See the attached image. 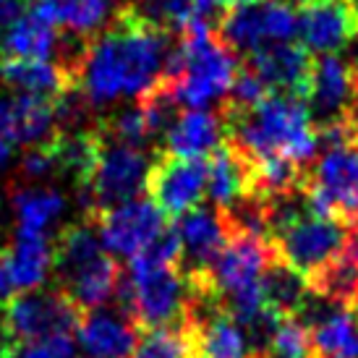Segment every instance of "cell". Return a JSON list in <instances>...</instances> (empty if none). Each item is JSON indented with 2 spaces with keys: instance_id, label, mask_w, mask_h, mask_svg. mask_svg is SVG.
I'll return each instance as SVG.
<instances>
[{
  "instance_id": "obj_1",
  "label": "cell",
  "mask_w": 358,
  "mask_h": 358,
  "mask_svg": "<svg viewBox=\"0 0 358 358\" xmlns=\"http://www.w3.org/2000/svg\"><path fill=\"white\" fill-rule=\"evenodd\" d=\"M176 37L150 27L131 3L115 6L108 29L92 42L79 79L92 108L113 105L120 97L147 94L162 81L165 60Z\"/></svg>"
},
{
  "instance_id": "obj_2",
  "label": "cell",
  "mask_w": 358,
  "mask_h": 358,
  "mask_svg": "<svg viewBox=\"0 0 358 358\" xmlns=\"http://www.w3.org/2000/svg\"><path fill=\"white\" fill-rule=\"evenodd\" d=\"M225 144H233L249 159H264L272 155L311 168L319 157L317 129L311 123L306 102L290 94H269L267 100L254 110L220 108L217 110Z\"/></svg>"
},
{
  "instance_id": "obj_3",
  "label": "cell",
  "mask_w": 358,
  "mask_h": 358,
  "mask_svg": "<svg viewBox=\"0 0 358 358\" xmlns=\"http://www.w3.org/2000/svg\"><path fill=\"white\" fill-rule=\"evenodd\" d=\"M178 40L189 58L183 76L170 84L178 105L189 110H204L209 105L220 108L228 100L233 81L238 76V55L217 40L209 21L204 19L194 21Z\"/></svg>"
},
{
  "instance_id": "obj_4",
  "label": "cell",
  "mask_w": 358,
  "mask_h": 358,
  "mask_svg": "<svg viewBox=\"0 0 358 358\" xmlns=\"http://www.w3.org/2000/svg\"><path fill=\"white\" fill-rule=\"evenodd\" d=\"M81 311L58 288L29 290L0 301V358H16L21 350L55 335H73Z\"/></svg>"
},
{
  "instance_id": "obj_5",
  "label": "cell",
  "mask_w": 358,
  "mask_h": 358,
  "mask_svg": "<svg viewBox=\"0 0 358 358\" xmlns=\"http://www.w3.org/2000/svg\"><path fill=\"white\" fill-rule=\"evenodd\" d=\"M275 259L272 243L254 236H230L209 272L222 306L241 327L264 308L262 278Z\"/></svg>"
},
{
  "instance_id": "obj_6",
  "label": "cell",
  "mask_w": 358,
  "mask_h": 358,
  "mask_svg": "<svg viewBox=\"0 0 358 358\" xmlns=\"http://www.w3.org/2000/svg\"><path fill=\"white\" fill-rule=\"evenodd\" d=\"M150 168L152 159L147 157L144 150L120 147V144L102 139L100 157H97L90 183L76 191L84 217L94 220L108 209L139 199L141 191L147 189Z\"/></svg>"
},
{
  "instance_id": "obj_7",
  "label": "cell",
  "mask_w": 358,
  "mask_h": 358,
  "mask_svg": "<svg viewBox=\"0 0 358 358\" xmlns=\"http://www.w3.org/2000/svg\"><path fill=\"white\" fill-rule=\"evenodd\" d=\"M215 34L228 50L249 58L264 45L293 40L299 34V13L280 0H259L222 10Z\"/></svg>"
},
{
  "instance_id": "obj_8",
  "label": "cell",
  "mask_w": 358,
  "mask_h": 358,
  "mask_svg": "<svg viewBox=\"0 0 358 358\" xmlns=\"http://www.w3.org/2000/svg\"><path fill=\"white\" fill-rule=\"evenodd\" d=\"M126 278L131 282L129 317L136 322L141 332L159 327H180L186 322L191 285L180 264L136 275V278L126 275Z\"/></svg>"
},
{
  "instance_id": "obj_9",
  "label": "cell",
  "mask_w": 358,
  "mask_h": 358,
  "mask_svg": "<svg viewBox=\"0 0 358 358\" xmlns=\"http://www.w3.org/2000/svg\"><path fill=\"white\" fill-rule=\"evenodd\" d=\"M350 225L343 220H327L319 215H306L296 225H290L285 233L272 238L275 257L301 272L303 278L317 275L322 267H327L340 251L345 249L350 238Z\"/></svg>"
},
{
  "instance_id": "obj_10",
  "label": "cell",
  "mask_w": 358,
  "mask_h": 358,
  "mask_svg": "<svg viewBox=\"0 0 358 358\" xmlns=\"http://www.w3.org/2000/svg\"><path fill=\"white\" fill-rule=\"evenodd\" d=\"M207 159H186L155 150L147 194L165 217H180L199 207L207 191Z\"/></svg>"
},
{
  "instance_id": "obj_11",
  "label": "cell",
  "mask_w": 358,
  "mask_h": 358,
  "mask_svg": "<svg viewBox=\"0 0 358 358\" xmlns=\"http://www.w3.org/2000/svg\"><path fill=\"white\" fill-rule=\"evenodd\" d=\"M90 222L94 225L108 254L129 259L136 257L141 249H147L152 241L168 230V217L159 212L150 196H139L129 204L108 209Z\"/></svg>"
},
{
  "instance_id": "obj_12",
  "label": "cell",
  "mask_w": 358,
  "mask_h": 358,
  "mask_svg": "<svg viewBox=\"0 0 358 358\" xmlns=\"http://www.w3.org/2000/svg\"><path fill=\"white\" fill-rule=\"evenodd\" d=\"M314 63L317 58H311V52L303 45L275 42V45H264L257 52H251L243 66L254 71L272 94H290L306 102L311 76H314Z\"/></svg>"
},
{
  "instance_id": "obj_13",
  "label": "cell",
  "mask_w": 358,
  "mask_h": 358,
  "mask_svg": "<svg viewBox=\"0 0 358 358\" xmlns=\"http://www.w3.org/2000/svg\"><path fill=\"white\" fill-rule=\"evenodd\" d=\"M180 241V269L186 278H207L228 243V230L217 207H194L176 222Z\"/></svg>"
},
{
  "instance_id": "obj_14",
  "label": "cell",
  "mask_w": 358,
  "mask_h": 358,
  "mask_svg": "<svg viewBox=\"0 0 358 358\" xmlns=\"http://www.w3.org/2000/svg\"><path fill=\"white\" fill-rule=\"evenodd\" d=\"M358 31L353 0H311L299 10V34L308 52L338 55Z\"/></svg>"
},
{
  "instance_id": "obj_15",
  "label": "cell",
  "mask_w": 358,
  "mask_h": 358,
  "mask_svg": "<svg viewBox=\"0 0 358 358\" xmlns=\"http://www.w3.org/2000/svg\"><path fill=\"white\" fill-rule=\"evenodd\" d=\"M306 108L314 129L353 118V76L338 55H319L308 87Z\"/></svg>"
},
{
  "instance_id": "obj_16",
  "label": "cell",
  "mask_w": 358,
  "mask_h": 358,
  "mask_svg": "<svg viewBox=\"0 0 358 358\" xmlns=\"http://www.w3.org/2000/svg\"><path fill=\"white\" fill-rule=\"evenodd\" d=\"M60 13L55 0H40L13 24L0 40V58L13 60H48L55 52L60 34Z\"/></svg>"
},
{
  "instance_id": "obj_17",
  "label": "cell",
  "mask_w": 358,
  "mask_h": 358,
  "mask_svg": "<svg viewBox=\"0 0 358 358\" xmlns=\"http://www.w3.org/2000/svg\"><path fill=\"white\" fill-rule=\"evenodd\" d=\"M141 329L134 319L126 317L118 306H102L81 314L79 322V345L92 358H134L139 345Z\"/></svg>"
},
{
  "instance_id": "obj_18",
  "label": "cell",
  "mask_w": 358,
  "mask_h": 358,
  "mask_svg": "<svg viewBox=\"0 0 358 358\" xmlns=\"http://www.w3.org/2000/svg\"><path fill=\"white\" fill-rule=\"evenodd\" d=\"M58 134L52 102L29 94H10L0 100V139L6 144H24L29 150L48 144Z\"/></svg>"
},
{
  "instance_id": "obj_19",
  "label": "cell",
  "mask_w": 358,
  "mask_h": 358,
  "mask_svg": "<svg viewBox=\"0 0 358 358\" xmlns=\"http://www.w3.org/2000/svg\"><path fill=\"white\" fill-rule=\"evenodd\" d=\"M222 144H225V129L217 113L189 110V113H180V118L165 134L157 152L186 159H204L207 155H215Z\"/></svg>"
},
{
  "instance_id": "obj_20",
  "label": "cell",
  "mask_w": 358,
  "mask_h": 358,
  "mask_svg": "<svg viewBox=\"0 0 358 358\" xmlns=\"http://www.w3.org/2000/svg\"><path fill=\"white\" fill-rule=\"evenodd\" d=\"M207 189L209 199L217 209L228 207L241 196H251V180H254V159H249L233 144H222L209 157Z\"/></svg>"
},
{
  "instance_id": "obj_21",
  "label": "cell",
  "mask_w": 358,
  "mask_h": 358,
  "mask_svg": "<svg viewBox=\"0 0 358 358\" xmlns=\"http://www.w3.org/2000/svg\"><path fill=\"white\" fill-rule=\"evenodd\" d=\"M353 228V225H350ZM308 288L343 308H358V230H350L345 249L308 278Z\"/></svg>"
},
{
  "instance_id": "obj_22",
  "label": "cell",
  "mask_w": 358,
  "mask_h": 358,
  "mask_svg": "<svg viewBox=\"0 0 358 358\" xmlns=\"http://www.w3.org/2000/svg\"><path fill=\"white\" fill-rule=\"evenodd\" d=\"M0 81L16 94H29L40 100H58L63 92L73 87L63 71L50 60H13L0 58Z\"/></svg>"
},
{
  "instance_id": "obj_23",
  "label": "cell",
  "mask_w": 358,
  "mask_h": 358,
  "mask_svg": "<svg viewBox=\"0 0 358 358\" xmlns=\"http://www.w3.org/2000/svg\"><path fill=\"white\" fill-rule=\"evenodd\" d=\"M10 280L16 296L37 290L48 280L52 264V243L42 233H16V241L8 246Z\"/></svg>"
},
{
  "instance_id": "obj_24",
  "label": "cell",
  "mask_w": 358,
  "mask_h": 358,
  "mask_svg": "<svg viewBox=\"0 0 358 358\" xmlns=\"http://www.w3.org/2000/svg\"><path fill=\"white\" fill-rule=\"evenodd\" d=\"M308 280L285 264L282 259H272L262 278V303L267 311L278 314L280 319L299 317L303 301L308 299Z\"/></svg>"
},
{
  "instance_id": "obj_25",
  "label": "cell",
  "mask_w": 358,
  "mask_h": 358,
  "mask_svg": "<svg viewBox=\"0 0 358 358\" xmlns=\"http://www.w3.org/2000/svg\"><path fill=\"white\" fill-rule=\"evenodd\" d=\"M314 358H358V308L338 306L308 329Z\"/></svg>"
},
{
  "instance_id": "obj_26",
  "label": "cell",
  "mask_w": 358,
  "mask_h": 358,
  "mask_svg": "<svg viewBox=\"0 0 358 358\" xmlns=\"http://www.w3.org/2000/svg\"><path fill=\"white\" fill-rule=\"evenodd\" d=\"M66 207V199L55 189H42V186H27V189L13 191V212L19 220L21 233H42L50 222H55Z\"/></svg>"
},
{
  "instance_id": "obj_27",
  "label": "cell",
  "mask_w": 358,
  "mask_h": 358,
  "mask_svg": "<svg viewBox=\"0 0 358 358\" xmlns=\"http://www.w3.org/2000/svg\"><path fill=\"white\" fill-rule=\"evenodd\" d=\"M150 27L168 37H180L199 16V0H129Z\"/></svg>"
},
{
  "instance_id": "obj_28",
  "label": "cell",
  "mask_w": 358,
  "mask_h": 358,
  "mask_svg": "<svg viewBox=\"0 0 358 358\" xmlns=\"http://www.w3.org/2000/svg\"><path fill=\"white\" fill-rule=\"evenodd\" d=\"M55 6L60 13V27L90 40L108 29L115 13L110 10V0H55Z\"/></svg>"
},
{
  "instance_id": "obj_29",
  "label": "cell",
  "mask_w": 358,
  "mask_h": 358,
  "mask_svg": "<svg viewBox=\"0 0 358 358\" xmlns=\"http://www.w3.org/2000/svg\"><path fill=\"white\" fill-rule=\"evenodd\" d=\"M97 131H100L102 139L120 144V147H134V150H144V144L152 139L150 126H147V118L141 113L139 102L113 113L110 118L97 120Z\"/></svg>"
},
{
  "instance_id": "obj_30",
  "label": "cell",
  "mask_w": 358,
  "mask_h": 358,
  "mask_svg": "<svg viewBox=\"0 0 358 358\" xmlns=\"http://www.w3.org/2000/svg\"><path fill=\"white\" fill-rule=\"evenodd\" d=\"M134 358H194V343L186 322L180 327L144 329Z\"/></svg>"
},
{
  "instance_id": "obj_31",
  "label": "cell",
  "mask_w": 358,
  "mask_h": 358,
  "mask_svg": "<svg viewBox=\"0 0 358 358\" xmlns=\"http://www.w3.org/2000/svg\"><path fill=\"white\" fill-rule=\"evenodd\" d=\"M139 108L144 113V118H147V126H150V134L152 136H159V134H168L173 126H176V120L180 118V105L176 100V94L170 90V84L165 81H159L157 87H152L147 94H141L139 100Z\"/></svg>"
},
{
  "instance_id": "obj_32",
  "label": "cell",
  "mask_w": 358,
  "mask_h": 358,
  "mask_svg": "<svg viewBox=\"0 0 358 358\" xmlns=\"http://www.w3.org/2000/svg\"><path fill=\"white\" fill-rule=\"evenodd\" d=\"M55 139L48 141V144H40V147H29L24 152V157H21V178L29 180V183H37V180L48 178L52 173H60Z\"/></svg>"
},
{
  "instance_id": "obj_33",
  "label": "cell",
  "mask_w": 358,
  "mask_h": 358,
  "mask_svg": "<svg viewBox=\"0 0 358 358\" xmlns=\"http://www.w3.org/2000/svg\"><path fill=\"white\" fill-rule=\"evenodd\" d=\"M19 358H76V345L71 335H55L27 345Z\"/></svg>"
},
{
  "instance_id": "obj_34",
  "label": "cell",
  "mask_w": 358,
  "mask_h": 358,
  "mask_svg": "<svg viewBox=\"0 0 358 358\" xmlns=\"http://www.w3.org/2000/svg\"><path fill=\"white\" fill-rule=\"evenodd\" d=\"M24 10H27L24 0H0V40L13 24L24 19Z\"/></svg>"
},
{
  "instance_id": "obj_35",
  "label": "cell",
  "mask_w": 358,
  "mask_h": 358,
  "mask_svg": "<svg viewBox=\"0 0 358 358\" xmlns=\"http://www.w3.org/2000/svg\"><path fill=\"white\" fill-rule=\"evenodd\" d=\"M338 58L343 60V66L348 69L350 76H358V31L350 37V42L338 52Z\"/></svg>"
},
{
  "instance_id": "obj_36",
  "label": "cell",
  "mask_w": 358,
  "mask_h": 358,
  "mask_svg": "<svg viewBox=\"0 0 358 358\" xmlns=\"http://www.w3.org/2000/svg\"><path fill=\"white\" fill-rule=\"evenodd\" d=\"M251 3H259V0H220V8H238V6H251Z\"/></svg>"
},
{
  "instance_id": "obj_37",
  "label": "cell",
  "mask_w": 358,
  "mask_h": 358,
  "mask_svg": "<svg viewBox=\"0 0 358 358\" xmlns=\"http://www.w3.org/2000/svg\"><path fill=\"white\" fill-rule=\"evenodd\" d=\"M8 155H10V144H6V141L0 139V168L6 165V159H8Z\"/></svg>"
},
{
  "instance_id": "obj_38",
  "label": "cell",
  "mask_w": 358,
  "mask_h": 358,
  "mask_svg": "<svg viewBox=\"0 0 358 358\" xmlns=\"http://www.w3.org/2000/svg\"><path fill=\"white\" fill-rule=\"evenodd\" d=\"M280 3H285V6H290V8H293V6H301V8H303V6L311 3V0H280Z\"/></svg>"
},
{
  "instance_id": "obj_39",
  "label": "cell",
  "mask_w": 358,
  "mask_h": 358,
  "mask_svg": "<svg viewBox=\"0 0 358 358\" xmlns=\"http://www.w3.org/2000/svg\"><path fill=\"white\" fill-rule=\"evenodd\" d=\"M353 228H356V230H358V220H356V222H353Z\"/></svg>"
},
{
  "instance_id": "obj_40",
  "label": "cell",
  "mask_w": 358,
  "mask_h": 358,
  "mask_svg": "<svg viewBox=\"0 0 358 358\" xmlns=\"http://www.w3.org/2000/svg\"><path fill=\"white\" fill-rule=\"evenodd\" d=\"M34 3H40V0H34Z\"/></svg>"
}]
</instances>
